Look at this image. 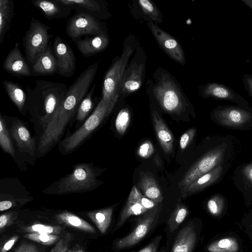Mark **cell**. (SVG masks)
<instances>
[{
  "label": "cell",
  "instance_id": "6",
  "mask_svg": "<svg viewBox=\"0 0 252 252\" xmlns=\"http://www.w3.org/2000/svg\"><path fill=\"white\" fill-rule=\"evenodd\" d=\"M228 146L227 144L222 143L213 148L188 170L178 184L181 195L198 177L222 165L228 153Z\"/></svg>",
  "mask_w": 252,
  "mask_h": 252
},
{
  "label": "cell",
  "instance_id": "15",
  "mask_svg": "<svg viewBox=\"0 0 252 252\" xmlns=\"http://www.w3.org/2000/svg\"><path fill=\"white\" fill-rule=\"evenodd\" d=\"M9 131L18 151L21 153H27L32 156L36 148L35 141L25 124L16 118Z\"/></svg>",
  "mask_w": 252,
  "mask_h": 252
},
{
  "label": "cell",
  "instance_id": "5",
  "mask_svg": "<svg viewBox=\"0 0 252 252\" xmlns=\"http://www.w3.org/2000/svg\"><path fill=\"white\" fill-rule=\"evenodd\" d=\"M137 41L131 34L125 39L121 55L114 59L104 76L102 97L111 102L117 103L120 97V84L130 57L135 51Z\"/></svg>",
  "mask_w": 252,
  "mask_h": 252
},
{
  "label": "cell",
  "instance_id": "29",
  "mask_svg": "<svg viewBox=\"0 0 252 252\" xmlns=\"http://www.w3.org/2000/svg\"><path fill=\"white\" fill-rule=\"evenodd\" d=\"M239 247L237 240L233 237H225L212 243L207 247L209 252H237Z\"/></svg>",
  "mask_w": 252,
  "mask_h": 252
},
{
  "label": "cell",
  "instance_id": "48",
  "mask_svg": "<svg viewBox=\"0 0 252 252\" xmlns=\"http://www.w3.org/2000/svg\"><path fill=\"white\" fill-rule=\"evenodd\" d=\"M241 1L252 10V0H242Z\"/></svg>",
  "mask_w": 252,
  "mask_h": 252
},
{
  "label": "cell",
  "instance_id": "46",
  "mask_svg": "<svg viewBox=\"0 0 252 252\" xmlns=\"http://www.w3.org/2000/svg\"><path fill=\"white\" fill-rule=\"evenodd\" d=\"M14 240H11L7 242L3 247V249L5 250H9L13 245L14 243Z\"/></svg>",
  "mask_w": 252,
  "mask_h": 252
},
{
  "label": "cell",
  "instance_id": "3",
  "mask_svg": "<svg viewBox=\"0 0 252 252\" xmlns=\"http://www.w3.org/2000/svg\"><path fill=\"white\" fill-rule=\"evenodd\" d=\"M116 102L101 97L94 110L83 125L70 135L60 142L59 149L64 155L69 154L79 148L100 126L113 110Z\"/></svg>",
  "mask_w": 252,
  "mask_h": 252
},
{
  "label": "cell",
  "instance_id": "18",
  "mask_svg": "<svg viewBox=\"0 0 252 252\" xmlns=\"http://www.w3.org/2000/svg\"><path fill=\"white\" fill-rule=\"evenodd\" d=\"M73 40L79 52L85 57L92 56L103 51L110 43L108 34L88 36Z\"/></svg>",
  "mask_w": 252,
  "mask_h": 252
},
{
  "label": "cell",
  "instance_id": "9",
  "mask_svg": "<svg viewBox=\"0 0 252 252\" xmlns=\"http://www.w3.org/2000/svg\"><path fill=\"white\" fill-rule=\"evenodd\" d=\"M211 117L223 127L244 129L252 124V110L239 105H219L212 110Z\"/></svg>",
  "mask_w": 252,
  "mask_h": 252
},
{
  "label": "cell",
  "instance_id": "49",
  "mask_svg": "<svg viewBox=\"0 0 252 252\" xmlns=\"http://www.w3.org/2000/svg\"></svg>",
  "mask_w": 252,
  "mask_h": 252
},
{
  "label": "cell",
  "instance_id": "12",
  "mask_svg": "<svg viewBox=\"0 0 252 252\" xmlns=\"http://www.w3.org/2000/svg\"><path fill=\"white\" fill-rule=\"evenodd\" d=\"M147 25L158 44L166 55L175 62L185 64V53L180 43L154 22H148Z\"/></svg>",
  "mask_w": 252,
  "mask_h": 252
},
{
  "label": "cell",
  "instance_id": "42",
  "mask_svg": "<svg viewBox=\"0 0 252 252\" xmlns=\"http://www.w3.org/2000/svg\"><path fill=\"white\" fill-rule=\"evenodd\" d=\"M33 230L41 233L42 234L50 233L53 232V229L51 226H46L42 224H34L32 226Z\"/></svg>",
  "mask_w": 252,
  "mask_h": 252
},
{
  "label": "cell",
  "instance_id": "35",
  "mask_svg": "<svg viewBox=\"0 0 252 252\" xmlns=\"http://www.w3.org/2000/svg\"><path fill=\"white\" fill-rule=\"evenodd\" d=\"M155 149L152 143L150 140L143 142L137 150V155L143 158H150L154 153Z\"/></svg>",
  "mask_w": 252,
  "mask_h": 252
},
{
  "label": "cell",
  "instance_id": "30",
  "mask_svg": "<svg viewBox=\"0 0 252 252\" xmlns=\"http://www.w3.org/2000/svg\"><path fill=\"white\" fill-rule=\"evenodd\" d=\"M149 210H150L144 207L140 201L138 202H129L127 201L121 212L117 223V228L123 226L130 216L145 214Z\"/></svg>",
  "mask_w": 252,
  "mask_h": 252
},
{
  "label": "cell",
  "instance_id": "43",
  "mask_svg": "<svg viewBox=\"0 0 252 252\" xmlns=\"http://www.w3.org/2000/svg\"><path fill=\"white\" fill-rule=\"evenodd\" d=\"M12 206V203L9 200L1 201L0 202V211H2L9 209Z\"/></svg>",
  "mask_w": 252,
  "mask_h": 252
},
{
  "label": "cell",
  "instance_id": "21",
  "mask_svg": "<svg viewBox=\"0 0 252 252\" xmlns=\"http://www.w3.org/2000/svg\"><path fill=\"white\" fill-rule=\"evenodd\" d=\"M196 240L194 226L190 222L179 232L171 252H191Z\"/></svg>",
  "mask_w": 252,
  "mask_h": 252
},
{
  "label": "cell",
  "instance_id": "39",
  "mask_svg": "<svg viewBox=\"0 0 252 252\" xmlns=\"http://www.w3.org/2000/svg\"><path fill=\"white\" fill-rule=\"evenodd\" d=\"M143 196L137 188L136 186H133L128 197L127 202H139Z\"/></svg>",
  "mask_w": 252,
  "mask_h": 252
},
{
  "label": "cell",
  "instance_id": "37",
  "mask_svg": "<svg viewBox=\"0 0 252 252\" xmlns=\"http://www.w3.org/2000/svg\"><path fill=\"white\" fill-rule=\"evenodd\" d=\"M161 236H157L147 246L140 250L138 252H165L164 249H158V245L161 239Z\"/></svg>",
  "mask_w": 252,
  "mask_h": 252
},
{
  "label": "cell",
  "instance_id": "38",
  "mask_svg": "<svg viewBox=\"0 0 252 252\" xmlns=\"http://www.w3.org/2000/svg\"><path fill=\"white\" fill-rule=\"evenodd\" d=\"M242 81L246 91L252 98V74H244L242 78Z\"/></svg>",
  "mask_w": 252,
  "mask_h": 252
},
{
  "label": "cell",
  "instance_id": "8",
  "mask_svg": "<svg viewBox=\"0 0 252 252\" xmlns=\"http://www.w3.org/2000/svg\"><path fill=\"white\" fill-rule=\"evenodd\" d=\"M50 27L37 19L32 18L28 30L23 38L25 57L33 65L48 47Z\"/></svg>",
  "mask_w": 252,
  "mask_h": 252
},
{
  "label": "cell",
  "instance_id": "16",
  "mask_svg": "<svg viewBox=\"0 0 252 252\" xmlns=\"http://www.w3.org/2000/svg\"><path fill=\"white\" fill-rule=\"evenodd\" d=\"M20 44L16 43L3 63V68L9 74L19 77L32 75L21 51Z\"/></svg>",
  "mask_w": 252,
  "mask_h": 252
},
{
  "label": "cell",
  "instance_id": "17",
  "mask_svg": "<svg viewBox=\"0 0 252 252\" xmlns=\"http://www.w3.org/2000/svg\"><path fill=\"white\" fill-rule=\"evenodd\" d=\"M61 3L71 6L76 12H85L98 19H105L110 16L104 1L100 0H58Z\"/></svg>",
  "mask_w": 252,
  "mask_h": 252
},
{
  "label": "cell",
  "instance_id": "11",
  "mask_svg": "<svg viewBox=\"0 0 252 252\" xmlns=\"http://www.w3.org/2000/svg\"><path fill=\"white\" fill-rule=\"evenodd\" d=\"M161 210V207L158 205L146 212L138 220L132 232L118 241L116 248L122 250L128 248L142 240L157 222Z\"/></svg>",
  "mask_w": 252,
  "mask_h": 252
},
{
  "label": "cell",
  "instance_id": "26",
  "mask_svg": "<svg viewBox=\"0 0 252 252\" xmlns=\"http://www.w3.org/2000/svg\"><path fill=\"white\" fill-rule=\"evenodd\" d=\"M14 5L12 0H0V45L11 25Z\"/></svg>",
  "mask_w": 252,
  "mask_h": 252
},
{
  "label": "cell",
  "instance_id": "23",
  "mask_svg": "<svg viewBox=\"0 0 252 252\" xmlns=\"http://www.w3.org/2000/svg\"><path fill=\"white\" fill-rule=\"evenodd\" d=\"M32 69L35 75H48L57 73L56 60L49 46L32 65Z\"/></svg>",
  "mask_w": 252,
  "mask_h": 252
},
{
  "label": "cell",
  "instance_id": "36",
  "mask_svg": "<svg viewBox=\"0 0 252 252\" xmlns=\"http://www.w3.org/2000/svg\"><path fill=\"white\" fill-rule=\"evenodd\" d=\"M195 133L196 129L194 128H191L181 135L180 140V146L182 150H184L194 138Z\"/></svg>",
  "mask_w": 252,
  "mask_h": 252
},
{
  "label": "cell",
  "instance_id": "22",
  "mask_svg": "<svg viewBox=\"0 0 252 252\" xmlns=\"http://www.w3.org/2000/svg\"><path fill=\"white\" fill-rule=\"evenodd\" d=\"M223 170L222 165H220L200 176L188 187L182 197L185 198L215 183L221 176Z\"/></svg>",
  "mask_w": 252,
  "mask_h": 252
},
{
  "label": "cell",
  "instance_id": "25",
  "mask_svg": "<svg viewBox=\"0 0 252 252\" xmlns=\"http://www.w3.org/2000/svg\"><path fill=\"white\" fill-rule=\"evenodd\" d=\"M137 185L147 198L157 203L162 201L163 197L161 191L155 179L152 176L144 174Z\"/></svg>",
  "mask_w": 252,
  "mask_h": 252
},
{
  "label": "cell",
  "instance_id": "41",
  "mask_svg": "<svg viewBox=\"0 0 252 252\" xmlns=\"http://www.w3.org/2000/svg\"><path fill=\"white\" fill-rule=\"evenodd\" d=\"M140 202L144 207L148 210H151L158 205V203H156L144 195L141 198Z\"/></svg>",
  "mask_w": 252,
  "mask_h": 252
},
{
  "label": "cell",
  "instance_id": "4",
  "mask_svg": "<svg viewBox=\"0 0 252 252\" xmlns=\"http://www.w3.org/2000/svg\"><path fill=\"white\" fill-rule=\"evenodd\" d=\"M71 173L54 183L47 189H55L59 194L88 191L94 189L99 184L98 169L93 163H81L73 166Z\"/></svg>",
  "mask_w": 252,
  "mask_h": 252
},
{
  "label": "cell",
  "instance_id": "44",
  "mask_svg": "<svg viewBox=\"0 0 252 252\" xmlns=\"http://www.w3.org/2000/svg\"><path fill=\"white\" fill-rule=\"evenodd\" d=\"M68 220L71 224L74 226H79L81 223L80 220L76 217H69Z\"/></svg>",
  "mask_w": 252,
  "mask_h": 252
},
{
  "label": "cell",
  "instance_id": "45",
  "mask_svg": "<svg viewBox=\"0 0 252 252\" xmlns=\"http://www.w3.org/2000/svg\"><path fill=\"white\" fill-rule=\"evenodd\" d=\"M7 221V217L4 215H1L0 217V228L3 227L6 224Z\"/></svg>",
  "mask_w": 252,
  "mask_h": 252
},
{
  "label": "cell",
  "instance_id": "14",
  "mask_svg": "<svg viewBox=\"0 0 252 252\" xmlns=\"http://www.w3.org/2000/svg\"><path fill=\"white\" fill-rule=\"evenodd\" d=\"M53 48L57 64V73L63 77H70L76 69V58L72 48L59 36L54 40Z\"/></svg>",
  "mask_w": 252,
  "mask_h": 252
},
{
  "label": "cell",
  "instance_id": "28",
  "mask_svg": "<svg viewBox=\"0 0 252 252\" xmlns=\"http://www.w3.org/2000/svg\"><path fill=\"white\" fill-rule=\"evenodd\" d=\"M0 146L4 153L9 154L13 158L16 157L12 138L2 115L0 117Z\"/></svg>",
  "mask_w": 252,
  "mask_h": 252
},
{
  "label": "cell",
  "instance_id": "40",
  "mask_svg": "<svg viewBox=\"0 0 252 252\" xmlns=\"http://www.w3.org/2000/svg\"><path fill=\"white\" fill-rule=\"evenodd\" d=\"M242 173L249 185L252 187V160L243 168Z\"/></svg>",
  "mask_w": 252,
  "mask_h": 252
},
{
  "label": "cell",
  "instance_id": "19",
  "mask_svg": "<svg viewBox=\"0 0 252 252\" xmlns=\"http://www.w3.org/2000/svg\"><path fill=\"white\" fill-rule=\"evenodd\" d=\"M32 3L41 9L44 17L49 20L66 18L73 9L71 6L63 4L58 0H34L32 1Z\"/></svg>",
  "mask_w": 252,
  "mask_h": 252
},
{
  "label": "cell",
  "instance_id": "32",
  "mask_svg": "<svg viewBox=\"0 0 252 252\" xmlns=\"http://www.w3.org/2000/svg\"><path fill=\"white\" fill-rule=\"evenodd\" d=\"M188 214L187 208L182 205L178 204L171 214L168 221V227L171 232L175 231L183 222Z\"/></svg>",
  "mask_w": 252,
  "mask_h": 252
},
{
  "label": "cell",
  "instance_id": "33",
  "mask_svg": "<svg viewBox=\"0 0 252 252\" xmlns=\"http://www.w3.org/2000/svg\"><path fill=\"white\" fill-rule=\"evenodd\" d=\"M130 113L127 108L122 109L115 120V127L118 133L123 135L126 131L130 121Z\"/></svg>",
  "mask_w": 252,
  "mask_h": 252
},
{
  "label": "cell",
  "instance_id": "7",
  "mask_svg": "<svg viewBox=\"0 0 252 252\" xmlns=\"http://www.w3.org/2000/svg\"><path fill=\"white\" fill-rule=\"evenodd\" d=\"M147 56L137 41L135 54L127 64L119 87V95L126 96L138 91L144 81Z\"/></svg>",
  "mask_w": 252,
  "mask_h": 252
},
{
  "label": "cell",
  "instance_id": "2",
  "mask_svg": "<svg viewBox=\"0 0 252 252\" xmlns=\"http://www.w3.org/2000/svg\"><path fill=\"white\" fill-rule=\"evenodd\" d=\"M26 106L35 112H41L39 124L43 128L58 111L67 91L65 84L36 80L32 89L26 88Z\"/></svg>",
  "mask_w": 252,
  "mask_h": 252
},
{
  "label": "cell",
  "instance_id": "47",
  "mask_svg": "<svg viewBox=\"0 0 252 252\" xmlns=\"http://www.w3.org/2000/svg\"><path fill=\"white\" fill-rule=\"evenodd\" d=\"M39 238L41 241L46 242L49 240V237L46 234H41L39 235Z\"/></svg>",
  "mask_w": 252,
  "mask_h": 252
},
{
  "label": "cell",
  "instance_id": "1",
  "mask_svg": "<svg viewBox=\"0 0 252 252\" xmlns=\"http://www.w3.org/2000/svg\"><path fill=\"white\" fill-rule=\"evenodd\" d=\"M146 92L169 114H181L189 107L188 99L179 82L161 67L158 68L152 79L147 81Z\"/></svg>",
  "mask_w": 252,
  "mask_h": 252
},
{
  "label": "cell",
  "instance_id": "27",
  "mask_svg": "<svg viewBox=\"0 0 252 252\" xmlns=\"http://www.w3.org/2000/svg\"><path fill=\"white\" fill-rule=\"evenodd\" d=\"M137 4L140 15L144 19L157 25L162 23V15L152 1L149 0H138Z\"/></svg>",
  "mask_w": 252,
  "mask_h": 252
},
{
  "label": "cell",
  "instance_id": "24",
  "mask_svg": "<svg viewBox=\"0 0 252 252\" xmlns=\"http://www.w3.org/2000/svg\"><path fill=\"white\" fill-rule=\"evenodd\" d=\"M2 84L10 99L19 111L25 114L27 100V93L21 86L12 81L4 80L2 82Z\"/></svg>",
  "mask_w": 252,
  "mask_h": 252
},
{
  "label": "cell",
  "instance_id": "34",
  "mask_svg": "<svg viewBox=\"0 0 252 252\" xmlns=\"http://www.w3.org/2000/svg\"><path fill=\"white\" fill-rule=\"evenodd\" d=\"M224 200L222 196L216 194L207 202V207L209 213L214 216L220 215L223 210Z\"/></svg>",
  "mask_w": 252,
  "mask_h": 252
},
{
  "label": "cell",
  "instance_id": "13",
  "mask_svg": "<svg viewBox=\"0 0 252 252\" xmlns=\"http://www.w3.org/2000/svg\"><path fill=\"white\" fill-rule=\"evenodd\" d=\"M198 90L200 95L203 98L229 101L252 110L249 102L244 97L225 85L209 82L199 86Z\"/></svg>",
  "mask_w": 252,
  "mask_h": 252
},
{
  "label": "cell",
  "instance_id": "20",
  "mask_svg": "<svg viewBox=\"0 0 252 252\" xmlns=\"http://www.w3.org/2000/svg\"><path fill=\"white\" fill-rule=\"evenodd\" d=\"M152 118L157 137L162 150L166 154L171 153L174 138L171 131L157 111L153 112Z\"/></svg>",
  "mask_w": 252,
  "mask_h": 252
},
{
  "label": "cell",
  "instance_id": "31",
  "mask_svg": "<svg viewBox=\"0 0 252 252\" xmlns=\"http://www.w3.org/2000/svg\"><path fill=\"white\" fill-rule=\"evenodd\" d=\"M94 84L81 102L76 113V119L79 122H83L87 118L93 107V95L94 93Z\"/></svg>",
  "mask_w": 252,
  "mask_h": 252
},
{
  "label": "cell",
  "instance_id": "10",
  "mask_svg": "<svg viewBox=\"0 0 252 252\" xmlns=\"http://www.w3.org/2000/svg\"><path fill=\"white\" fill-rule=\"evenodd\" d=\"M65 32L73 40L86 35L108 34L104 24L100 19L82 12H76L68 19Z\"/></svg>",
  "mask_w": 252,
  "mask_h": 252
}]
</instances>
